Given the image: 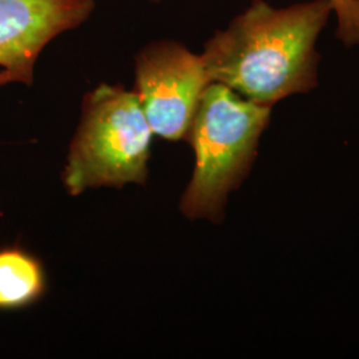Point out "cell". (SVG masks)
Instances as JSON below:
<instances>
[{
	"instance_id": "cell-6",
	"label": "cell",
	"mask_w": 359,
	"mask_h": 359,
	"mask_svg": "<svg viewBox=\"0 0 359 359\" xmlns=\"http://www.w3.org/2000/svg\"><path fill=\"white\" fill-rule=\"evenodd\" d=\"M46 273L36 257L20 248L0 249V310L35 304L46 292Z\"/></svg>"
},
{
	"instance_id": "cell-8",
	"label": "cell",
	"mask_w": 359,
	"mask_h": 359,
	"mask_svg": "<svg viewBox=\"0 0 359 359\" xmlns=\"http://www.w3.org/2000/svg\"><path fill=\"white\" fill-rule=\"evenodd\" d=\"M154 1H160V0H154Z\"/></svg>"
},
{
	"instance_id": "cell-1",
	"label": "cell",
	"mask_w": 359,
	"mask_h": 359,
	"mask_svg": "<svg viewBox=\"0 0 359 359\" xmlns=\"http://www.w3.org/2000/svg\"><path fill=\"white\" fill-rule=\"evenodd\" d=\"M334 13L332 0L276 8L253 0L249 8L205 43L208 76L245 99L273 107L318 84L317 40Z\"/></svg>"
},
{
	"instance_id": "cell-7",
	"label": "cell",
	"mask_w": 359,
	"mask_h": 359,
	"mask_svg": "<svg viewBox=\"0 0 359 359\" xmlns=\"http://www.w3.org/2000/svg\"><path fill=\"white\" fill-rule=\"evenodd\" d=\"M338 19L337 36L347 46L359 44V0H332Z\"/></svg>"
},
{
	"instance_id": "cell-4",
	"label": "cell",
	"mask_w": 359,
	"mask_h": 359,
	"mask_svg": "<svg viewBox=\"0 0 359 359\" xmlns=\"http://www.w3.org/2000/svg\"><path fill=\"white\" fill-rule=\"evenodd\" d=\"M135 93L154 135L185 139L203 92L212 83L201 55L179 41L151 43L137 53Z\"/></svg>"
},
{
	"instance_id": "cell-5",
	"label": "cell",
	"mask_w": 359,
	"mask_h": 359,
	"mask_svg": "<svg viewBox=\"0 0 359 359\" xmlns=\"http://www.w3.org/2000/svg\"><path fill=\"white\" fill-rule=\"evenodd\" d=\"M93 8V0H0V86H31L43 48L83 25Z\"/></svg>"
},
{
	"instance_id": "cell-3",
	"label": "cell",
	"mask_w": 359,
	"mask_h": 359,
	"mask_svg": "<svg viewBox=\"0 0 359 359\" xmlns=\"http://www.w3.org/2000/svg\"><path fill=\"white\" fill-rule=\"evenodd\" d=\"M152 133L133 90L102 84L86 95L63 175L68 192L144 184Z\"/></svg>"
},
{
	"instance_id": "cell-2",
	"label": "cell",
	"mask_w": 359,
	"mask_h": 359,
	"mask_svg": "<svg viewBox=\"0 0 359 359\" xmlns=\"http://www.w3.org/2000/svg\"><path fill=\"white\" fill-rule=\"evenodd\" d=\"M270 114L271 107L253 103L224 84L206 87L187 135L196 154L192 181L181 200L187 217L222 218L228 194L255 161Z\"/></svg>"
}]
</instances>
